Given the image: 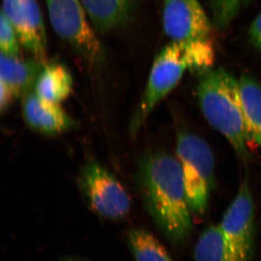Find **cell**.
<instances>
[{"instance_id":"11","label":"cell","mask_w":261,"mask_h":261,"mask_svg":"<svg viewBox=\"0 0 261 261\" xmlns=\"http://www.w3.org/2000/svg\"><path fill=\"white\" fill-rule=\"evenodd\" d=\"M45 61L34 58L22 59L1 53L0 81L13 91L16 98H23L34 92V86Z\"/></svg>"},{"instance_id":"5","label":"cell","mask_w":261,"mask_h":261,"mask_svg":"<svg viewBox=\"0 0 261 261\" xmlns=\"http://www.w3.org/2000/svg\"><path fill=\"white\" fill-rule=\"evenodd\" d=\"M55 32L90 64H102L106 51L81 0H44Z\"/></svg>"},{"instance_id":"2","label":"cell","mask_w":261,"mask_h":261,"mask_svg":"<svg viewBox=\"0 0 261 261\" xmlns=\"http://www.w3.org/2000/svg\"><path fill=\"white\" fill-rule=\"evenodd\" d=\"M215 48L210 39L171 42L152 63L145 92L132 117L130 132L135 135L154 108L179 83L187 70L200 73L213 68Z\"/></svg>"},{"instance_id":"22","label":"cell","mask_w":261,"mask_h":261,"mask_svg":"<svg viewBox=\"0 0 261 261\" xmlns=\"http://www.w3.org/2000/svg\"><path fill=\"white\" fill-rule=\"evenodd\" d=\"M65 261H71V260H65Z\"/></svg>"},{"instance_id":"19","label":"cell","mask_w":261,"mask_h":261,"mask_svg":"<svg viewBox=\"0 0 261 261\" xmlns=\"http://www.w3.org/2000/svg\"><path fill=\"white\" fill-rule=\"evenodd\" d=\"M15 99H16V97L13 91L4 82L0 81V110H1V112H5L11 106L12 102Z\"/></svg>"},{"instance_id":"18","label":"cell","mask_w":261,"mask_h":261,"mask_svg":"<svg viewBox=\"0 0 261 261\" xmlns=\"http://www.w3.org/2000/svg\"><path fill=\"white\" fill-rule=\"evenodd\" d=\"M20 42L12 24L3 13L0 16V49L1 53L9 56H20Z\"/></svg>"},{"instance_id":"3","label":"cell","mask_w":261,"mask_h":261,"mask_svg":"<svg viewBox=\"0 0 261 261\" xmlns=\"http://www.w3.org/2000/svg\"><path fill=\"white\" fill-rule=\"evenodd\" d=\"M197 95L206 121L228 141L237 154L245 160L249 137L239 81L222 68L198 73Z\"/></svg>"},{"instance_id":"21","label":"cell","mask_w":261,"mask_h":261,"mask_svg":"<svg viewBox=\"0 0 261 261\" xmlns=\"http://www.w3.org/2000/svg\"><path fill=\"white\" fill-rule=\"evenodd\" d=\"M258 49H261V44H260V46H259Z\"/></svg>"},{"instance_id":"13","label":"cell","mask_w":261,"mask_h":261,"mask_svg":"<svg viewBox=\"0 0 261 261\" xmlns=\"http://www.w3.org/2000/svg\"><path fill=\"white\" fill-rule=\"evenodd\" d=\"M73 87V77L66 66L45 63L36 81L34 92L47 102L61 104L69 97Z\"/></svg>"},{"instance_id":"16","label":"cell","mask_w":261,"mask_h":261,"mask_svg":"<svg viewBox=\"0 0 261 261\" xmlns=\"http://www.w3.org/2000/svg\"><path fill=\"white\" fill-rule=\"evenodd\" d=\"M195 261H233L219 225L205 228L194 250Z\"/></svg>"},{"instance_id":"17","label":"cell","mask_w":261,"mask_h":261,"mask_svg":"<svg viewBox=\"0 0 261 261\" xmlns=\"http://www.w3.org/2000/svg\"><path fill=\"white\" fill-rule=\"evenodd\" d=\"M213 20L216 27L221 28L228 25L238 12L251 0H208Z\"/></svg>"},{"instance_id":"20","label":"cell","mask_w":261,"mask_h":261,"mask_svg":"<svg viewBox=\"0 0 261 261\" xmlns=\"http://www.w3.org/2000/svg\"><path fill=\"white\" fill-rule=\"evenodd\" d=\"M250 42L255 47L258 48L261 44V13L252 22L249 30Z\"/></svg>"},{"instance_id":"15","label":"cell","mask_w":261,"mask_h":261,"mask_svg":"<svg viewBox=\"0 0 261 261\" xmlns=\"http://www.w3.org/2000/svg\"><path fill=\"white\" fill-rule=\"evenodd\" d=\"M126 239L135 261H174L162 243L144 228H132Z\"/></svg>"},{"instance_id":"12","label":"cell","mask_w":261,"mask_h":261,"mask_svg":"<svg viewBox=\"0 0 261 261\" xmlns=\"http://www.w3.org/2000/svg\"><path fill=\"white\" fill-rule=\"evenodd\" d=\"M89 21L97 32L121 27L132 16L136 0H81Z\"/></svg>"},{"instance_id":"4","label":"cell","mask_w":261,"mask_h":261,"mask_svg":"<svg viewBox=\"0 0 261 261\" xmlns=\"http://www.w3.org/2000/svg\"><path fill=\"white\" fill-rule=\"evenodd\" d=\"M176 158L192 213L203 216L214 187L212 149L200 136L184 130L178 134L176 139Z\"/></svg>"},{"instance_id":"9","label":"cell","mask_w":261,"mask_h":261,"mask_svg":"<svg viewBox=\"0 0 261 261\" xmlns=\"http://www.w3.org/2000/svg\"><path fill=\"white\" fill-rule=\"evenodd\" d=\"M1 13L13 25L21 45L34 58L44 61L47 34L37 0H3Z\"/></svg>"},{"instance_id":"8","label":"cell","mask_w":261,"mask_h":261,"mask_svg":"<svg viewBox=\"0 0 261 261\" xmlns=\"http://www.w3.org/2000/svg\"><path fill=\"white\" fill-rule=\"evenodd\" d=\"M163 25L173 42L209 39L212 32L198 0H163Z\"/></svg>"},{"instance_id":"6","label":"cell","mask_w":261,"mask_h":261,"mask_svg":"<svg viewBox=\"0 0 261 261\" xmlns=\"http://www.w3.org/2000/svg\"><path fill=\"white\" fill-rule=\"evenodd\" d=\"M79 186L87 203L100 217L112 221L124 219L130 210V199L116 176L92 160L84 164Z\"/></svg>"},{"instance_id":"1","label":"cell","mask_w":261,"mask_h":261,"mask_svg":"<svg viewBox=\"0 0 261 261\" xmlns=\"http://www.w3.org/2000/svg\"><path fill=\"white\" fill-rule=\"evenodd\" d=\"M137 177L145 209L156 226L171 243H185L193 227V213L176 156L162 151L146 154Z\"/></svg>"},{"instance_id":"14","label":"cell","mask_w":261,"mask_h":261,"mask_svg":"<svg viewBox=\"0 0 261 261\" xmlns=\"http://www.w3.org/2000/svg\"><path fill=\"white\" fill-rule=\"evenodd\" d=\"M238 81L249 140L261 149V84L246 75Z\"/></svg>"},{"instance_id":"7","label":"cell","mask_w":261,"mask_h":261,"mask_svg":"<svg viewBox=\"0 0 261 261\" xmlns=\"http://www.w3.org/2000/svg\"><path fill=\"white\" fill-rule=\"evenodd\" d=\"M219 226L232 260H250L255 235V208L247 178L240 185Z\"/></svg>"},{"instance_id":"10","label":"cell","mask_w":261,"mask_h":261,"mask_svg":"<svg viewBox=\"0 0 261 261\" xmlns=\"http://www.w3.org/2000/svg\"><path fill=\"white\" fill-rule=\"evenodd\" d=\"M23 116L32 129L47 136L61 135L74 128L76 122L60 104L41 99L34 92L23 98Z\"/></svg>"}]
</instances>
